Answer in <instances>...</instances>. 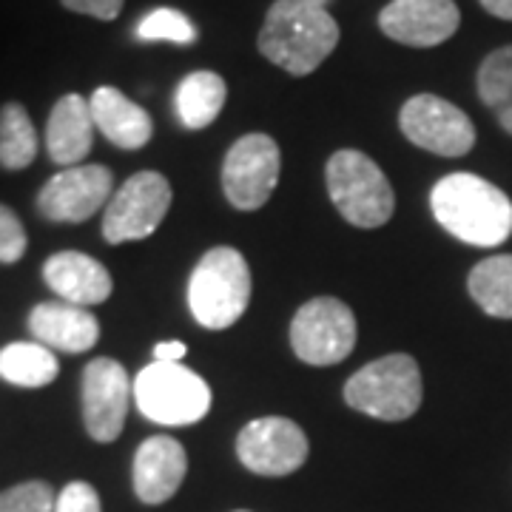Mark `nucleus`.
Returning a JSON list of instances; mask_svg holds the SVG:
<instances>
[{
    "label": "nucleus",
    "mask_w": 512,
    "mask_h": 512,
    "mask_svg": "<svg viewBox=\"0 0 512 512\" xmlns=\"http://www.w3.org/2000/svg\"><path fill=\"white\" fill-rule=\"evenodd\" d=\"M256 46L293 77L313 74L339 46V23L325 0H274Z\"/></svg>",
    "instance_id": "f257e3e1"
},
{
    "label": "nucleus",
    "mask_w": 512,
    "mask_h": 512,
    "mask_svg": "<svg viewBox=\"0 0 512 512\" xmlns=\"http://www.w3.org/2000/svg\"><path fill=\"white\" fill-rule=\"evenodd\" d=\"M430 211L450 237L476 248H498L512 237V200L478 174L441 177L430 191Z\"/></svg>",
    "instance_id": "f03ea898"
},
{
    "label": "nucleus",
    "mask_w": 512,
    "mask_h": 512,
    "mask_svg": "<svg viewBox=\"0 0 512 512\" xmlns=\"http://www.w3.org/2000/svg\"><path fill=\"white\" fill-rule=\"evenodd\" d=\"M248 259L231 245H217L200 256L188 279V308L197 325L225 330L237 325L251 302Z\"/></svg>",
    "instance_id": "7ed1b4c3"
},
{
    "label": "nucleus",
    "mask_w": 512,
    "mask_h": 512,
    "mask_svg": "<svg viewBox=\"0 0 512 512\" xmlns=\"http://www.w3.org/2000/svg\"><path fill=\"white\" fill-rule=\"evenodd\" d=\"M325 183L339 217L353 228H382L396 211V194L390 180L384 177L376 160L356 148H342L330 157Z\"/></svg>",
    "instance_id": "20e7f679"
},
{
    "label": "nucleus",
    "mask_w": 512,
    "mask_h": 512,
    "mask_svg": "<svg viewBox=\"0 0 512 512\" xmlns=\"http://www.w3.org/2000/svg\"><path fill=\"white\" fill-rule=\"evenodd\" d=\"M345 402L379 421H407L424 399L419 362L407 353H390L359 367L345 382Z\"/></svg>",
    "instance_id": "39448f33"
},
{
    "label": "nucleus",
    "mask_w": 512,
    "mask_h": 512,
    "mask_svg": "<svg viewBox=\"0 0 512 512\" xmlns=\"http://www.w3.org/2000/svg\"><path fill=\"white\" fill-rule=\"evenodd\" d=\"M134 404L154 424L185 427L208 416L214 393L200 373L188 367L151 362L134 379Z\"/></svg>",
    "instance_id": "423d86ee"
},
{
    "label": "nucleus",
    "mask_w": 512,
    "mask_h": 512,
    "mask_svg": "<svg viewBox=\"0 0 512 512\" xmlns=\"http://www.w3.org/2000/svg\"><path fill=\"white\" fill-rule=\"evenodd\" d=\"M356 316L336 296H313L291 322V348L296 359L311 367H330L345 362L356 348Z\"/></svg>",
    "instance_id": "0eeeda50"
},
{
    "label": "nucleus",
    "mask_w": 512,
    "mask_h": 512,
    "mask_svg": "<svg viewBox=\"0 0 512 512\" xmlns=\"http://www.w3.org/2000/svg\"><path fill=\"white\" fill-rule=\"evenodd\" d=\"M174 200L171 183L160 171H137L111 194L103 211V239L109 245L148 239L168 217Z\"/></svg>",
    "instance_id": "6e6552de"
},
{
    "label": "nucleus",
    "mask_w": 512,
    "mask_h": 512,
    "mask_svg": "<svg viewBox=\"0 0 512 512\" xmlns=\"http://www.w3.org/2000/svg\"><path fill=\"white\" fill-rule=\"evenodd\" d=\"M282 151L271 134H242L222 163V194L237 211H259L279 185Z\"/></svg>",
    "instance_id": "1a4fd4ad"
},
{
    "label": "nucleus",
    "mask_w": 512,
    "mask_h": 512,
    "mask_svg": "<svg viewBox=\"0 0 512 512\" xmlns=\"http://www.w3.org/2000/svg\"><path fill=\"white\" fill-rule=\"evenodd\" d=\"M399 128L413 146L439 157H464L476 146V126L439 94H413L399 111Z\"/></svg>",
    "instance_id": "9d476101"
},
{
    "label": "nucleus",
    "mask_w": 512,
    "mask_h": 512,
    "mask_svg": "<svg viewBox=\"0 0 512 512\" xmlns=\"http://www.w3.org/2000/svg\"><path fill=\"white\" fill-rule=\"evenodd\" d=\"M311 453L305 430L285 416L248 421L237 436V458L256 476L282 478L296 473Z\"/></svg>",
    "instance_id": "9b49d317"
},
{
    "label": "nucleus",
    "mask_w": 512,
    "mask_h": 512,
    "mask_svg": "<svg viewBox=\"0 0 512 512\" xmlns=\"http://www.w3.org/2000/svg\"><path fill=\"white\" fill-rule=\"evenodd\" d=\"M114 194V177L106 165L83 163L60 168L37 191V211L49 222H86L97 211H106Z\"/></svg>",
    "instance_id": "f8f14e48"
},
{
    "label": "nucleus",
    "mask_w": 512,
    "mask_h": 512,
    "mask_svg": "<svg viewBox=\"0 0 512 512\" xmlns=\"http://www.w3.org/2000/svg\"><path fill=\"white\" fill-rule=\"evenodd\" d=\"M80 399L86 433L100 444H111L126 427L128 407L134 402V382L120 362L100 356L83 370Z\"/></svg>",
    "instance_id": "ddd939ff"
},
{
    "label": "nucleus",
    "mask_w": 512,
    "mask_h": 512,
    "mask_svg": "<svg viewBox=\"0 0 512 512\" xmlns=\"http://www.w3.org/2000/svg\"><path fill=\"white\" fill-rule=\"evenodd\" d=\"M461 26V12L456 0H390L379 12V29L390 40L433 49L456 35Z\"/></svg>",
    "instance_id": "4468645a"
},
{
    "label": "nucleus",
    "mask_w": 512,
    "mask_h": 512,
    "mask_svg": "<svg viewBox=\"0 0 512 512\" xmlns=\"http://www.w3.org/2000/svg\"><path fill=\"white\" fill-rule=\"evenodd\" d=\"M185 473H188V453L171 436H151L134 453V467H131L134 493L148 507H157L174 498L185 481Z\"/></svg>",
    "instance_id": "2eb2a0df"
},
{
    "label": "nucleus",
    "mask_w": 512,
    "mask_h": 512,
    "mask_svg": "<svg viewBox=\"0 0 512 512\" xmlns=\"http://www.w3.org/2000/svg\"><path fill=\"white\" fill-rule=\"evenodd\" d=\"M43 279L52 291L80 308L103 305L114 291L109 268L83 251H57L43 262Z\"/></svg>",
    "instance_id": "dca6fc26"
},
{
    "label": "nucleus",
    "mask_w": 512,
    "mask_h": 512,
    "mask_svg": "<svg viewBox=\"0 0 512 512\" xmlns=\"http://www.w3.org/2000/svg\"><path fill=\"white\" fill-rule=\"evenodd\" d=\"M29 330L40 345L63 353H86L100 339V322L89 308L72 302H40L29 311Z\"/></svg>",
    "instance_id": "f3484780"
},
{
    "label": "nucleus",
    "mask_w": 512,
    "mask_h": 512,
    "mask_svg": "<svg viewBox=\"0 0 512 512\" xmlns=\"http://www.w3.org/2000/svg\"><path fill=\"white\" fill-rule=\"evenodd\" d=\"M94 117L92 103L83 94H63L52 106L46 123V151L52 163L63 168L83 165L94 146Z\"/></svg>",
    "instance_id": "a211bd4d"
},
{
    "label": "nucleus",
    "mask_w": 512,
    "mask_h": 512,
    "mask_svg": "<svg viewBox=\"0 0 512 512\" xmlns=\"http://www.w3.org/2000/svg\"><path fill=\"white\" fill-rule=\"evenodd\" d=\"M89 103H92L94 126L111 146L123 148V151H140L148 146L154 134V120L143 106L128 100L120 89L100 86L94 89Z\"/></svg>",
    "instance_id": "6ab92c4d"
},
{
    "label": "nucleus",
    "mask_w": 512,
    "mask_h": 512,
    "mask_svg": "<svg viewBox=\"0 0 512 512\" xmlns=\"http://www.w3.org/2000/svg\"><path fill=\"white\" fill-rule=\"evenodd\" d=\"M225 100H228V86L220 74L211 69H197L180 80L174 94V109L185 128L202 131L220 117Z\"/></svg>",
    "instance_id": "aec40b11"
},
{
    "label": "nucleus",
    "mask_w": 512,
    "mask_h": 512,
    "mask_svg": "<svg viewBox=\"0 0 512 512\" xmlns=\"http://www.w3.org/2000/svg\"><path fill=\"white\" fill-rule=\"evenodd\" d=\"M60 373L55 350L40 342H12L0 350V379L12 387L37 390L52 384Z\"/></svg>",
    "instance_id": "412c9836"
},
{
    "label": "nucleus",
    "mask_w": 512,
    "mask_h": 512,
    "mask_svg": "<svg viewBox=\"0 0 512 512\" xmlns=\"http://www.w3.org/2000/svg\"><path fill=\"white\" fill-rule=\"evenodd\" d=\"M467 291L493 319H512V254L481 259L467 276Z\"/></svg>",
    "instance_id": "4be33fe9"
},
{
    "label": "nucleus",
    "mask_w": 512,
    "mask_h": 512,
    "mask_svg": "<svg viewBox=\"0 0 512 512\" xmlns=\"http://www.w3.org/2000/svg\"><path fill=\"white\" fill-rule=\"evenodd\" d=\"M478 97L493 111L498 126L512 137V46H501L478 66Z\"/></svg>",
    "instance_id": "5701e85b"
},
{
    "label": "nucleus",
    "mask_w": 512,
    "mask_h": 512,
    "mask_svg": "<svg viewBox=\"0 0 512 512\" xmlns=\"http://www.w3.org/2000/svg\"><path fill=\"white\" fill-rule=\"evenodd\" d=\"M37 148H40V140H37L35 123L26 106H20L15 100L6 103L0 109V168L6 171L29 168L35 163Z\"/></svg>",
    "instance_id": "b1692460"
},
{
    "label": "nucleus",
    "mask_w": 512,
    "mask_h": 512,
    "mask_svg": "<svg viewBox=\"0 0 512 512\" xmlns=\"http://www.w3.org/2000/svg\"><path fill=\"white\" fill-rule=\"evenodd\" d=\"M137 40L143 43H177V46H191L197 43V26L180 9L171 6H157L151 9L146 18H140L137 29H134Z\"/></svg>",
    "instance_id": "393cba45"
},
{
    "label": "nucleus",
    "mask_w": 512,
    "mask_h": 512,
    "mask_svg": "<svg viewBox=\"0 0 512 512\" xmlns=\"http://www.w3.org/2000/svg\"><path fill=\"white\" fill-rule=\"evenodd\" d=\"M0 512H55V495L46 481H23L0 493Z\"/></svg>",
    "instance_id": "a878e982"
},
{
    "label": "nucleus",
    "mask_w": 512,
    "mask_h": 512,
    "mask_svg": "<svg viewBox=\"0 0 512 512\" xmlns=\"http://www.w3.org/2000/svg\"><path fill=\"white\" fill-rule=\"evenodd\" d=\"M29 248V237H26V228L20 217L0 202V262L3 265H15L23 259Z\"/></svg>",
    "instance_id": "bb28decb"
},
{
    "label": "nucleus",
    "mask_w": 512,
    "mask_h": 512,
    "mask_svg": "<svg viewBox=\"0 0 512 512\" xmlns=\"http://www.w3.org/2000/svg\"><path fill=\"white\" fill-rule=\"evenodd\" d=\"M55 512H103V507H100V495L92 484L72 481L55 498Z\"/></svg>",
    "instance_id": "cd10ccee"
},
{
    "label": "nucleus",
    "mask_w": 512,
    "mask_h": 512,
    "mask_svg": "<svg viewBox=\"0 0 512 512\" xmlns=\"http://www.w3.org/2000/svg\"><path fill=\"white\" fill-rule=\"evenodd\" d=\"M126 0H60L63 9L94 20H117Z\"/></svg>",
    "instance_id": "c85d7f7f"
},
{
    "label": "nucleus",
    "mask_w": 512,
    "mask_h": 512,
    "mask_svg": "<svg viewBox=\"0 0 512 512\" xmlns=\"http://www.w3.org/2000/svg\"><path fill=\"white\" fill-rule=\"evenodd\" d=\"M188 356V345L180 339H168V342H157L154 345V362H168V365H183Z\"/></svg>",
    "instance_id": "c756f323"
},
{
    "label": "nucleus",
    "mask_w": 512,
    "mask_h": 512,
    "mask_svg": "<svg viewBox=\"0 0 512 512\" xmlns=\"http://www.w3.org/2000/svg\"><path fill=\"white\" fill-rule=\"evenodd\" d=\"M481 6H484L493 18L512 20V0H481Z\"/></svg>",
    "instance_id": "7c9ffc66"
},
{
    "label": "nucleus",
    "mask_w": 512,
    "mask_h": 512,
    "mask_svg": "<svg viewBox=\"0 0 512 512\" xmlns=\"http://www.w3.org/2000/svg\"><path fill=\"white\" fill-rule=\"evenodd\" d=\"M237 512H248V510H237Z\"/></svg>",
    "instance_id": "2f4dec72"
}]
</instances>
